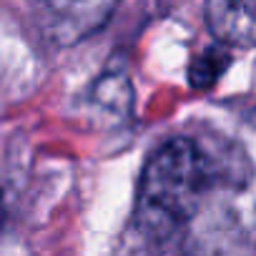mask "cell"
<instances>
[{
  "label": "cell",
  "mask_w": 256,
  "mask_h": 256,
  "mask_svg": "<svg viewBox=\"0 0 256 256\" xmlns=\"http://www.w3.org/2000/svg\"><path fill=\"white\" fill-rule=\"evenodd\" d=\"M214 184L198 141L171 138L144 166L134 211L138 231L148 238H171L196 216Z\"/></svg>",
  "instance_id": "6da1fadb"
},
{
  "label": "cell",
  "mask_w": 256,
  "mask_h": 256,
  "mask_svg": "<svg viewBox=\"0 0 256 256\" xmlns=\"http://www.w3.org/2000/svg\"><path fill=\"white\" fill-rule=\"evenodd\" d=\"M38 33L60 48L76 46L100 30L118 0H23Z\"/></svg>",
  "instance_id": "7a4b0ae2"
},
{
  "label": "cell",
  "mask_w": 256,
  "mask_h": 256,
  "mask_svg": "<svg viewBox=\"0 0 256 256\" xmlns=\"http://www.w3.org/2000/svg\"><path fill=\"white\" fill-rule=\"evenodd\" d=\"M204 18L221 46H256V0H206Z\"/></svg>",
  "instance_id": "3957f363"
},
{
  "label": "cell",
  "mask_w": 256,
  "mask_h": 256,
  "mask_svg": "<svg viewBox=\"0 0 256 256\" xmlns=\"http://www.w3.org/2000/svg\"><path fill=\"white\" fill-rule=\"evenodd\" d=\"M88 100L96 108H100L103 113H110L116 118H126L134 108L131 80H128V76L120 73V70H108L93 83Z\"/></svg>",
  "instance_id": "277c9868"
},
{
  "label": "cell",
  "mask_w": 256,
  "mask_h": 256,
  "mask_svg": "<svg viewBox=\"0 0 256 256\" xmlns=\"http://www.w3.org/2000/svg\"><path fill=\"white\" fill-rule=\"evenodd\" d=\"M231 66V50L226 46H211L206 48L188 68V80L194 88H211Z\"/></svg>",
  "instance_id": "5b68a950"
}]
</instances>
